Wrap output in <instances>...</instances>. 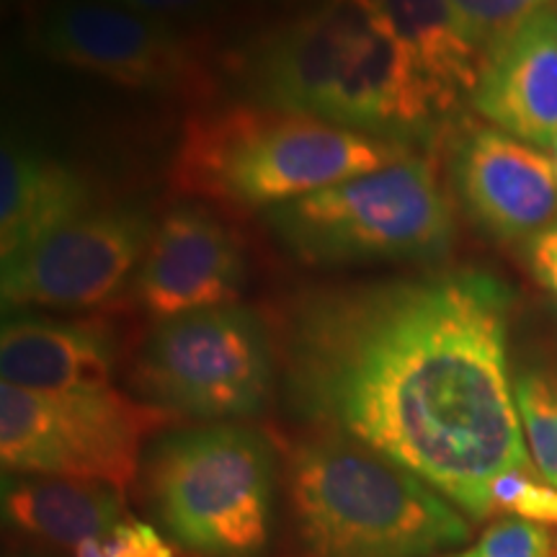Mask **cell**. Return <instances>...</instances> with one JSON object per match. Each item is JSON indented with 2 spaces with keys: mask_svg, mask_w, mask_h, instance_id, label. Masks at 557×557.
<instances>
[{
  "mask_svg": "<svg viewBox=\"0 0 557 557\" xmlns=\"http://www.w3.org/2000/svg\"><path fill=\"white\" fill-rule=\"evenodd\" d=\"M103 3H114L122 5V9L143 13V16L181 24V21L207 16L225 0H103Z\"/></svg>",
  "mask_w": 557,
  "mask_h": 557,
  "instance_id": "obj_23",
  "label": "cell"
},
{
  "mask_svg": "<svg viewBox=\"0 0 557 557\" xmlns=\"http://www.w3.org/2000/svg\"><path fill=\"white\" fill-rule=\"evenodd\" d=\"M451 186L498 240H537L557 225V169L547 150L496 127H472L451 152Z\"/></svg>",
  "mask_w": 557,
  "mask_h": 557,
  "instance_id": "obj_11",
  "label": "cell"
},
{
  "mask_svg": "<svg viewBox=\"0 0 557 557\" xmlns=\"http://www.w3.org/2000/svg\"><path fill=\"white\" fill-rule=\"evenodd\" d=\"M250 101L387 139L423 135L438 114L406 47L361 0H320L246 60Z\"/></svg>",
  "mask_w": 557,
  "mask_h": 557,
  "instance_id": "obj_2",
  "label": "cell"
},
{
  "mask_svg": "<svg viewBox=\"0 0 557 557\" xmlns=\"http://www.w3.org/2000/svg\"><path fill=\"white\" fill-rule=\"evenodd\" d=\"M511 389L534 470L557 487V325L513 348Z\"/></svg>",
  "mask_w": 557,
  "mask_h": 557,
  "instance_id": "obj_18",
  "label": "cell"
},
{
  "mask_svg": "<svg viewBox=\"0 0 557 557\" xmlns=\"http://www.w3.org/2000/svg\"><path fill=\"white\" fill-rule=\"evenodd\" d=\"M152 227L143 209H90L37 246L3 261V305L90 310L111 302L137 276Z\"/></svg>",
  "mask_w": 557,
  "mask_h": 557,
  "instance_id": "obj_10",
  "label": "cell"
},
{
  "mask_svg": "<svg viewBox=\"0 0 557 557\" xmlns=\"http://www.w3.org/2000/svg\"><path fill=\"white\" fill-rule=\"evenodd\" d=\"M287 485L302 557H431L470 540L449 498L351 438H302Z\"/></svg>",
  "mask_w": 557,
  "mask_h": 557,
  "instance_id": "obj_3",
  "label": "cell"
},
{
  "mask_svg": "<svg viewBox=\"0 0 557 557\" xmlns=\"http://www.w3.org/2000/svg\"><path fill=\"white\" fill-rule=\"evenodd\" d=\"M406 47L438 114L478 86L485 52L451 0H361Z\"/></svg>",
  "mask_w": 557,
  "mask_h": 557,
  "instance_id": "obj_16",
  "label": "cell"
},
{
  "mask_svg": "<svg viewBox=\"0 0 557 557\" xmlns=\"http://www.w3.org/2000/svg\"><path fill=\"white\" fill-rule=\"evenodd\" d=\"M475 34L483 52L493 50L532 13L547 9L549 0H451Z\"/></svg>",
  "mask_w": 557,
  "mask_h": 557,
  "instance_id": "obj_21",
  "label": "cell"
},
{
  "mask_svg": "<svg viewBox=\"0 0 557 557\" xmlns=\"http://www.w3.org/2000/svg\"><path fill=\"white\" fill-rule=\"evenodd\" d=\"M145 403L207 423L259 416L274 393L276 357L267 325L240 305L158 320L135 359Z\"/></svg>",
  "mask_w": 557,
  "mask_h": 557,
  "instance_id": "obj_7",
  "label": "cell"
},
{
  "mask_svg": "<svg viewBox=\"0 0 557 557\" xmlns=\"http://www.w3.org/2000/svg\"><path fill=\"white\" fill-rule=\"evenodd\" d=\"M114 361V336L88 320L13 318L0 331V374L13 387L39 393L109 387Z\"/></svg>",
  "mask_w": 557,
  "mask_h": 557,
  "instance_id": "obj_14",
  "label": "cell"
},
{
  "mask_svg": "<svg viewBox=\"0 0 557 557\" xmlns=\"http://www.w3.org/2000/svg\"><path fill=\"white\" fill-rule=\"evenodd\" d=\"M169 410L116 387L39 393L0 385V462L5 475L96 480L124 493L143 444L173 421Z\"/></svg>",
  "mask_w": 557,
  "mask_h": 557,
  "instance_id": "obj_8",
  "label": "cell"
},
{
  "mask_svg": "<svg viewBox=\"0 0 557 557\" xmlns=\"http://www.w3.org/2000/svg\"><path fill=\"white\" fill-rule=\"evenodd\" d=\"M145 487L165 532L199 557H263L271 540L276 457L238 423H205L160 438Z\"/></svg>",
  "mask_w": 557,
  "mask_h": 557,
  "instance_id": "obj_6",
  "label": "cell"
},
{
  "mask_svg": "<svg viewBox=\"0 0 557 557\" xmlns=\"http://www.w3.org/2000/svg\"><path fill=\"white\" fill-rule=\"evenodd\" d=\"M34 45L52 62L135 90L178 94L205 78L189 34L103 0L47 3L34 26Z\"/></svg>",
  "mask_w": 557,
  "mask_h": 557,
  "instance_id": "obj_9",
  "label": "cell"
},
{
  "mask_svg": "<svg viewBox=\"0 0 557 557\" xmlns=\"http://www.w3.org/2000/svg\"><path fill=\"white\" fill-rule=\"evenodd\" d=\"M529 263L542 287H547L557 297V225L542 233L537 240L529 243Z\"/></svg>",
  "mask_w": 557,
  "mask_h": 557,
  "instance_id": "obj_24",
  "label": "cell"
},
{
  "mask_svg": "<svg viewBox=\"0 0 557 557\" xmlns=\"http://www.w3.org/2000/svg\"><path fill=\"white\" fill-rule=\"evenodd\" d=\"M246 287L240 243L205 207L181 205L152 227L135 276V297L148 315L169 320L235 305Z\"/></svg>",
  "mask_w": 557,
  "mask_h": 557,
  "instance_id": "obj_12",
  "label": "cell"
},
{
  "mask_svg": "<svg viewBox=\"0 0 557 557\" xmlns=\"http://www.w3.org/2000/svg\"><path fill=\"white\" fill-rule=\"evenodd\" d=\"M282 3H302V0H282Z\"/></svg>",
  "mask_w": 557,
  "mask_h": 557,
  "instance_id": "obj_26",
  "label": "cell"
},
{
  "mask_svg": "<svg viewBox=\"0 0 557 557\" xmlns=\"http://www.w3.org/2000/svg\"><path fill=\"white\" fill-rule=\"evenodd\" d=\"M472 109L506 135L553 150L557 137V11L542 9L485 52Z\"/></svg>",
  "mask_w": 557,
  "mask_h": 557,
  "instance_id": "obj_13",
  "label": "cell"
},
{
  "mask_svg": "<svg viewBox=\"0 0 557 557\" xmlns=\"http://www.w3.org/2000/svg\"><path fill=\"white\" fill-rule=\"evenodd\" d=\"M75 557H173L169 547L156 527L145 524V521H122L111 532L101 537L86 540L83 545L75 547Z\"/></svg>",
  "mask_w": 557,
  "mask_h": 557,
  "instance_id": "obj_22",
  "label": "cell"
},
{
  "mask_svg": "<svg viewBox=\"0 0 557 557\" xmlns=\"http://www.w3.org/2000/svg\"><path fill=\"white\" fill-rule=\"evenodd\" d=\"M493 511H506L508 517L537 521L557 527V487L547 483L537 470H511L493 480Z\"/></svg>",
  "mask_w": 557,
  "mask_h": 557,
  "instance_id": "obj_19",
  "label": "cell"
},
{
  "mask_svg": "<svg viewBox=\"0 0 557 557\" xmlns=\"http://www.w3.org/2000/svg\"><path fill=\"white\" fill-rule=\"evenodd\" d=\"M3 513L26 534L73 553L127 521L120 487L52 475H5Z\"/></svg>",
  "mask_w": 557,
  "mask_h": 557,
  "instance_id": "obj_17",
  "label": "cell"
},
{
  "mask_svg": "<svg viewBox=\"0 0 557 557\" xmlns=\"http://www.w3.org/2000/svg\"><path fill=\"white\" fill-rule=\"evenodd\" d=\"M274 238L312 267L438 261L455 246V209L431 158L410 156L263 212Z\"/></svg>",
  "mask_w": 557,
  "mask_h": 557,
  "instance_id": "obj_5",
  "label": "cell"
},
{
  "mask_svg": "<svg viewBox=\"0 0 557 557\" xmlns=\"http://www.w3.org/2000/svg\"><path fill=\"white\" fill-rule=\"evenodd\" d=\"M553 160H555V169H557V137H555V143H553Z\"/></svg>",
  "mask_w": 557,
  "mask_h": 557,
  "instance_id": "obj_25",
  "label": "cell"
},
{
  "mask_svg": "<svg viewBox=\"0 0 557 557\" xmlns=\"http://www.w3.org/2000/svg\"><path fill=\"white\" fill-rule=\"evenodd\" d=\"M451 557H557L553 529L537 521L504 517L493 521L468 549Z\"/></svg>",
  "mask_w": 557,
  "mask_h": 557,
  "instance_id": "obj_20",
  "label": "cell"
},
{
  "mask_svg": "<svg viewBox=\"0 0 557 557\" xmlns=\"http://www.w3.org/2000/svg\"><path fill=\"white\" fill-rule=\"evenodd\" d=\"M511 305L475 269L305 292L284 318L292 408L491 517L493 480L534 470L511 389Z\"/></svg>",
  "mask_w": 557,
  "mask_h": 557,
  "instance_id": "obj_1",
  "label": "cell"
},
{
  "mask_svg": "<svg viewBox=\"0 0 557 557\" xmlns=\"http://www.w3.org/2000/svg\"><path fill=\"white\" fill-rule=\"evenodd\" d=\"M410 156L408 145L263 103L189 120L173 160L181 191L267 209Z\"/></svg>",
  "mask_w": 557,
  "mask_h": 557,
  "instance_id": "obj_4",
  "label": "cell"
},
{
  "mask_svg": "<svg viewBox=\"0 0 557 557\" xmlns=\"http://www.w3.org/2000/svg\"><path fill=\"white\" fill-rule=\"evenodd\" d=\"M94 209V191L70 165L21 139L0 152V259L11 261Z\"/></svg>",
  "mask_w": 557,
  "mask_h": 557,
  "instance_id": "obj_15",
  "label": "cell"
}]
</instances>
